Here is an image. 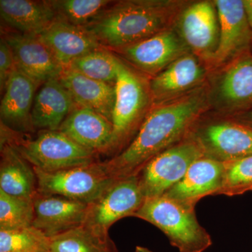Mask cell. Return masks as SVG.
I'll return each mask as SVG.
<instances>
[{"instance_id":"18","label":"cell","mask_w":252,"mask_h":252,"mask_svg":"<svg viewBox=\"0 0 252 252\" xmlns=\"http://www.w3.org/2000/svg\"><path fill=\"white\" fill-rule=\"evenodd\" d=\"M39 84L15 68L6 88L0 106L1 124L15 132H34L32 109Z\"/></svg>"},{"instance_id":"29","label":"cell","mask_w":252,"mask_h":252,"mask_svg":"<svg viewBox=\"0 0 252 252\" xmlns=\"http://www.w3.org/2000/svg\"><path fill=\"white\" fill-rule=\"evenodd\" d=\"M49 239L34 227L0 230V252H49Z\"/></svg>"},{"instance_id":"13","label":"cell","mask_w":252,"mask_h":252,"mask_svg":"<svg viewBox=\"0 0 252 252\" xmlns=\"http://www.w3.org/2000/svg\"><path fill=\"white\" fill-rule=\"evenodd\" d=\"M114 51L136 70L153 77L182 56L191 53L175 28Z\"/></svg>"},{"instance_id":"24","label":"cell","mask_w":252,"mask_h":252,"mask_svg":"<svg viewBox=\"0 0 252 252\" xmlns=\"http://www.w3.org/2000/svg\"><path fill=\"white\" fill-rule=\"evenodd\" d=\"M0 190L13 196L33 199L37 191L34 168L11 146L1 145Z\"/></svg>"},{"instance_id":"23","label":"cell","mask_w":252,"mask_h":252,"mask_svg":"<svg viewBox=\"0 0 252 252\" xmlns=\"http://www.w3.org/2000/svg\"><path fill=\"white\" fill-rule=\"evenodd\" d=\"M3 22L21 34L38 36L57 18L50 1L0 0Z\"/></svg>"},{"instance_id":"34","label":"cell","mask_w":252,"mask_h":252,"mask_svg":"<svg viewBox=\"0 0 252 252\" xmlns=\"http://www.w3.org/2000/svg\"><path fill=\"white\" fill-rule=\"evenodd\" d=\"M136 252H154L149 249L144 248V247L137 246L135 248Z\"/></svg>"},{"instance_id":"10","label":"cell","mask_w":252,"mask_h":252,"mask_svg":"<svg viewBox=\"0 0 252 252\" xmlns=\"http://www.w3.org/2000/svg\"><path fill=\"white\" fill-rule=\"evenodd\" d=\"M190 135L200 144L205 157L219 161L252 155V127L235 120H200Z\"/></svg>"},{"instance_id":"11","label":"cell","mask_w":252,"mask_h":252,"mask_svg":"<svg viewBox=\"0 0 252 252\" xmlns=\"http://www.w3.org/2000/svg\"><path fill=\"white\" fill-rule=\"evenodd\" d=\"M209 86L210 107L220 113L239 114L252 108V56H240L218 70Z\"/></svg>"},{"instance_id":"28","label":"cell","mask_w":252,"mask_h":252,"mask_svg":"<svg viewBox=\"0 0 252 252\" xmlns=\"http://www.w3.org/2000/svg\"><path fill=\"white\" fill-rule=\"evenodd\" d=\"M34 220L33 199L13 196L0 190V230L28 228Z\"/></svg>"},{"instance_id":"16","label":"cell","mask_w":252,"mask_h":252,"mask_svg":"<svg viewBox=\"0 0 252 252\" xmlns=\"http://www.w3.org/2000/svg\"><path fill=\"white\" fill-rule=\"evenodd\" d=\"M32 226L47 238L62 234L84 225L89 205L56 195L36 191L33 197Z\"/></svg>"},{"instance_id":"2","label":"cell","mask_w":252,"mask_h":252,"mask_svg":"<svg viewBox=\"0 0 252 252\" xmlns=\"http://www.w3.org/2000/svg\"><path fill=\"white\" fill-rule=\"evenodd\" d=\"M189 2L177 0L113 1L84 28L101 46L116 51L175 28Z\"/></svg>"},{"instance_id":"20","label":"cell","mask_w":252,"mask_h":252,"mask_svg":"<svg viewBox=\"0 0 252 252\" xmlns=\"http://www.w3.org/2000/svg\"><path fill=\"white\" fill-rule=\"evenodd\" d=\"M38 37L63 68L83 55L104 48L85 28L59 18H56Z\"/></svg>"},{"instance_id":"32","label":"cell","mask_w":252,"mask_h":252,"mask_svg":"<svg viewBox=\"0 0 252 252\" xmlns=\"http://www.w3.org/2000/svg\"><path fill=\"white\" fill-rule=\"evenodd\" d=\"M243 2L252 31V0H243Z\"/></svg>"},{"instance_id":"27","label":"cell","mask_w":252,"mask_h":252,"mask_svg":"<svg viewBox=\"0 0 252 252\" xmlns=\"http://www.w3.org/2000/svg\"><path fill=\"white\" fill-rule=\"evenodd\" d=\"M114 1L109 0H51L57 18L84 28Z\"/></svg>"},{"instance_id":"15","label":"cell","mask_w":252,"mask_h":252,"mask_svg":"<svg viewBox=\"0 0 252 252\" xmlns=\"http://www.w3.org/2000/svg\"><path fill=\"white\" fill-rule=\"evenodd\" d=\"M1 36L12 51L16 67L36 84L41 85L61 77L64 68L38 36L16 32Z\"/></svg>"},{"instance_id":"21","label":"cell","mask_w":252,"mask_h":252,"mask_svg":"<svg viewBox=\"0 0 252 252\" xmlns=\"http://www.w3.org/2000/svg\"><path fill=\"white\" fill-rule=\"evenodd\" d=\"M75 107L72 96L59 79L46 81L36 94L32 109L34 130H59Z\"/></svg>"},{"instance_id":"25","label":"cell","mask_w":252,"mask_h":252,"mask_svg":"<svg viewBox=\"0 0 252 252\" xmlns=\"http://www.w3.org/2000/svg\"><path fill=\"white\" fill-rule=\"evenodd\" d=\"M49 239V252H117L110 238L99 237L84 225Z\"/></svg>"},{"instance_id":"22","label":"cell","mask_w":252,"mask_h":252,"mask_svg":"<svg viewBox=\"0 0 252 252\" xmlns=\"http://www.w3.org/2000/svg\"><path fill=\"white\" fill-rule=\"evenodd\" d=\"M59 80L76 105L99 113L112 122L115 102V84L94 80L64 68Z\"/></svg>"},{"instance_id":"30","label":"cell","mask_w":252,"mask_h":252,"mask_svg":"<svg viewBox=\"0 0 252 252\" xmlns=\"http://www.w3.org/2000/svg\"><path fill=\"white\" fill-rule=\"evenodd\" d=\"M224 162V178L218 195L235 196L252 191V155Z\"/></svg>"},{"instance_id":"9","label":"cell","mask_w":252,"mask_h":252,"mask_svg":"<svg viewBox=\"0 0 252 252\" xmlns=\"http://www.w3.org/2000/svg\"><path fill=\"white\" fill-rule=\"evenodd\" d=\"M219 23L220 41L216 52L208 64L210 72H216L250 53L252 31L243 0H215Z\"/></svg>"},{"instance_id":"33","label":"cell","mask_w":252,"mask_h":252,"mask_svg":"<svg viewBox=\"0 0 252 252\" xmlns=\"http://www.w3.org/2000/svg\"><path fill=\"white\" fill-rule=\"evenodd\" d=\"M235 121L252 127V110H250L245 115L242 116L240 119H235Z\"/></svg>"},{"instance_id":"8","label":"cell","mask_w":252,"mask_h":252,"mask_svg":"<svg viewBox=\"0 0 252 252\" xmlns=\"http://www.w3.org/2000/svg\"><path fill=\"white\" fill-rule=\"evenodd\" d=\"M144 200L137 176L116 180L89 204L83 225L99 237L109 238L111 226L123 218L133 217Z\"/></svg>"},{"instance_id":"5","label":"cell","mask_w":252,"mask_h":252,"mask_svg":"<svg viewBox=\"0 0 252 252\" xmlns=\"http://www.w3.org/2000/svg\"><path fill=\"white\" fill-rule=\"evenodd\" d=\"M133 217L157 227L180 252H204L212 246L211 236L199 223L195 209L166 195L145 199Z\"/></svg>"},{"instance_id":"12","label":"cell","mask_w":252,"mask_h":252,"mask_svg":"<svg viewBox=\"0 0 252 252\" xmlns=\"http://www.w3.org/2000/svg\"><path fill=\"white\" fill-rule=\"evenodd\" d=\"M175 28L192 54L208 67L220 41V23L215 1H189L179 16Z\"/></svg>"},{"instance_id":"26","label":"cell","mask_w":252,"mask_h":252,"mask_svg":"<svg viewBox=\"0 0 252 252\" xmlns=\"http://www.w3.org/2000/svg\"><path fill=\"white\" fill-rule=\"evenodd\" d=\"M120 59L104 48H100L73 60L65 68L86 77L115 84Z\"/></svg>"},{"instance_id":"17","label":"cell","mask_w":252,"mask_h":252,"mask_svg":"<svg viewBox=\"0 0 252 252\" xmlns=\"http://www.w3.org/2000/svg\"><path fill=\"white\" fill-rule=\"evenodd\" d=\"M225 162L203 157L189 167L179 183L164 194L185 206L195 208L208 195H218L224 178Z\"/></svg>"},{"instance_id":"35","label":"cell","mask_w":252,"mask_h":252,"mask_svg":"<svg viewBox=\"0 0 252 252\" xmlns=\"http://www.w3.org/2000/svg\"><path fill=\"white\" fill-rule=\"evenodd\" d=\"M135 252H136L135 251Z\"/></svg>"},{"instance_id":"1","label":"cell","mask_w":252,"mask_h":252,"mask_svg":"<svg viewBox=\"0 0 252 252\" xmlns=\"http://www.w3.org/2000/svg\"><path fill=\"white\" fill-rule=\"evenodd\" d=\"M209 86L154 104L135 137L103 165L115 180L136 176L149 161L185 140L210 108Z\"/></svg>"},{"instance_id":"14","label":"cell","mask_w":252,"mask_h":252,"mask_svg":"<svg viewBox=\"0 0 252 252\" xmlns=\"http://www.w3.org/2000/svg\"><path fill=\"white\" fill-rule=\"evenodd\" d=\"M210 70L206 63L190 53L182 56L149 80L154 104L166 102L205 85Z\"/></svg>"},{"instance_id":"31","label":"cell","mask_w":252,"mask_h":252,"mask_svg":"<svg viewBox=\"0 0 252 252\" xmlns=\"http://www.w3.org/2000/svg\"><path fill=\"white\" fill-rule=\"evenodd\" d=\"M15 68L14 54L8 43L1 36L0 40V87L1 92L4 91Z\"/></svg>"},{"instance_id":"6","label":"cell","mask_w":252,"mask_h":252,"mask_svg":"<svg viewBox=\"0 0 252 252\" xmlns=\"http://www.w3.org/2000/svg\"><path fill=\"white\" fill-rule=\"evenodd\" d=\"M205 154L191 135L164 151L137 174L144 198L161 196L183 179L189 167Z\"/></svg>"},{"instance_id":"4","label":"cell","mask_w":252,"mask_h":252,"mask_svg":"<svg viewBox=\"0 0 252 252\" xmlns=\"http://www.w3.org/2000/svg\"><path fill=\"white\" fill-rule=\"evenodd\" d=\"M153 105L149 79L120 59L112 121L114 156L132 142Z\"/></svg>"},{"instance_id":"7","label":"cell","mask_w":252,"mask_h":252,"mask_svg":"<svg viewBox=\"0 0 252 252\" xmlns=\"http://www.w3.org/2000/svg\"><path fill=\"white\" fill-rule=\"evenodd\" d=\"M34 170L38 193L61 195L88 205L97 200L116 180L99 161L53 172Z\"/></svg>"},{"instance_id":"3","label":"cell","mask_w":252,"mask_h":252,"mask_svg":"<svg viewBox=\"0 0 252 252\" xmlns=\"http://www.w3.org/2000/svg\"><path fill=\"white\" fill-rule=\"evenodd\" d=\"M11 146L41 171L53 172L98 161V154L84 148L59 130H39L35 138L1 124V145Z\"/></svg>"},{"instance_id":"19","label":"cell","mask_w":252,"mask_h":252,"mask_svg":"<svg viewBox=\"0 0 252 252\" xmlns=\"http://www.w3.org/2000/svg\"><path fill=\"white\" fill-rule=\"evenodd\" d=\"M59 130L95 154L112 153V123L90 109L76 105Z\"/></svg>"}]
</instances>
